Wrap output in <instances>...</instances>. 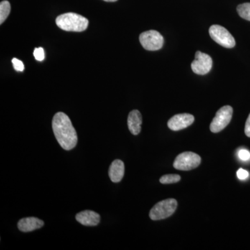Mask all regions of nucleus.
I'll return each instance as SVG.
<instances>
[{
	"mask_svg": "<svg viewBox=\"0 0 250 250\" xmlns=\"http://www.w3.org/2000/svg\"><path fill=\"white\" fill-rule=\"evenodd\" d=\"M232 114L233 108L231 106H225L220 108L210 123V131L213 133H218L225 129L229 124Z\"/></svg>",
	"mask_w": 250,
	"mask_h": 250,
	"instance_id": "obj_7",
	"label": "nucleus"
},
{
	"mask_svg": "<svg viewBox=\"0 0 250 250\" xmlns=\"http://www.w3.org/2000/svg\"><path fill=\"white\" fill-rule=\"evenodd\" d=\"M44 222L40 219L29 217V218H24L20 220L18 223V228L20 231L22 232H30L42 228Z\"/></svg>",
	"mask_w": 250,
	"mask_h": 250,
	"instance_id": "obj_10",
	"label": "nucleus"
},
{
	"mask_svg": "<svg viewBox=\"0 0 250 250\" xmlns=\"http://www.w3.org/2000/svg\"><path fill=\"white\" fill-rule=\"evenodd\" d=\"M56 24L62 30L81 32L88 28V21L81 15L66 13L57 18Z\"/></svg>",
	"mask_w": 250,
	"mask_h": 250,
	"instance_id": "obj_2",
	"label": "nucleus"
},
{
	"mask_svg": "<svg viewBox=\"0 0 250 250\" xmlns=\"http://www.w3.org/2000/svg\"><path fill=\"white\" fill-rule=\"evenodd\" d=\"M236 174L237 177L240 180H246L249 177V172L243 168H240L239 170L237 171Z\"/></svg>",
	"mask_w": 250,
	"mask_h": 250,
	"instance_id": "obj_20",
	"label": "nucleus"
},
{
	"mask_svg": "<svg viewBox=\"0 0 250 250\" xmlns=\"http://www.w3.org/2000/svg\"><path fill=\"white\" fill-rule=\"evenodd\" d=\"M177 207V200L174 199H167L158 202L149 212V218L152 220H159L171 216Z\"/></svg>",
	"mask_w": 250,
	"mask_h": 250,
	"instance_id": "obj_3",
	"label": "nucleus"
},
{
	"mask_svg": "<svg viewBox=\"0 0 250 250\" xmlns=\"http://www.w3.org/2000/svg\"><path fill=\"white\" fill-rule=\"evenodd\" d=\"M238 157L243 161H249L250 159V152L247 149H241L238 151Z\"/></svg>",
	"mask_w": 250,
	"mask_h": 250,
	"instance_id": "obj_19",
	"label": "nucleus"
},
{
	"mask_svg": "<svg viewBox=\"0 0 250 250\" xmlns=\"http://www.w3.org/2000/svg\"><path fill=\"white\" fill-rule=\"evenodd\" d=\"M245 133L246 136L250 138V114L248 116L246 123V127H245Z\"/></svg>",
	"mask_w": 250,
	"mask_h": 250,
	"instance_id": "obj_21",
	"label": "nucleus"
},
{
	"mask_svg": "<svg viewBox=\"0 0 250 250\" xmlns=\"http://www.w3.org/2000/svg\"><path fill=\"white\" fill-rule=\"evenodd\" d=\"M140 42L143 48L149 51H156L162 48L164 39L160 33L155 30L143 32L140 35Z\"/></svg>",
	"mask_w": 250,
	"mask_h": 250,
	"instance_id": "obj_6",
	"label": "nucleus"
},
{
	"mask_svg": "<svg viewBox=\"0 0 250 250\" xmlns=\"http://www.w3.org/2000/svg\"><path fill=\"white\" fill-rule=\"evenodd\" d=\"M76 220L84 226H96L100 223V215L93 210H83L77 213Z\"/></svg>",
	"mask_w": 250,
	"mask_h": 250,
	"instance_id": "obj_11",
	"label": "nucleus"
},
{
	"mask_svg": "<svg viewBox=\"0 0 250 250\" xmlns=\"http://www.w3.org/2000/svg\"><path fill=\"white\" fill-rule=\"evenodd\" d=\"M213 65V60L209 55L197 51L195 59L191 63L192 71L200 75H205L210 71Z\"/></svg>",
	"mask_w": 250,
	"mask_h": 250,
	"instance_id": "obj_8",
	"label": "nucleus"
},
{
	"mask_svg": "<svg viewBox=\"0 0 250 250\" xmlns=\"http://www.w3.org/2000/svg\"><path fill=\"white\" fill-rule=\"evenodd\" d=\"M34 56L36 60L39 62H42L45 59V52H44L43 48L39 47V48L34 49Z\"/></svg>",
	"mask_w": 250,
	"mask_h": 250,
	"instance_id": "obj_17",
	"label": "nucleus"
},
{
	"mask_svg": "<svg viewBox=\"0 0 250 250\" xmlns=\"http://www.w3.org/2000/svg\"><path fill=\"white\" fill-rule=\"evenodd\" d=\"M125 164L123 161L116 159L112 162L108 170V175L112 182L118 183L124 177Z\"/></svg>",
	"mask_w": 250,
	"mask_h": 250,
	"instance_id": "obj_13",
	"label": "nucleus"
},
{
	"mask_svg": "<svg viewBox=\"0 0 250 250\" xmlns=\"http://www.w3.org/2000/svg\"><path fill=\"white\" fill-rule=\"evenodd\" d=\"M181 180V177L179 174H166L162 176L160 179V182L164 184H170L177 183Z\"/></svg>",
	"mask_w": 250,
	"mask_h": 250,
	"instance_id": "obj_16",
	"label": "nucleus"
},
{
	"mask_svg": "<svg viewBox=\"0 0 250 250\" xmlns=\"http://www.w3.org/2000/svg\"><path fill=\"white\" fill-rule=\"evenodd\" d=\"M105 1H109V2H113V1H116L117 0H104Z\"/></svg>",
	"mask_w": 250,
	"mask_h": 250,
	"instance_id": "obj_22",
	"label": "nucleus"
},
{
	"mask_svg": "<svg viewBox=\"0 0 250 250\" xmlns=\"http://www.w3.org/2000/svg\"><path fill=\"white\" fill-rule=\"evenodd\" d=\"M52 129L56 139L62 149L68 151L76 147L78 141L76 130L66 114L59 112L54 115L52 120Z\"/></svg>",
	"mask_w": 250,
	"mask_h": 250,
	"instance_id": "obj_1",
	"label": "nucleus"
},
{
	"mask_svg": "<svg viewBox=\"0 0 250 250\" xmlns=\"http://www.w3.org/2000/svg\"><path fill=\"white\" fill-rule=\"evenodd\" d=\"M237 11L242 18L250 21V3H244V4L238 5Z\"/></svg>",
	"mask_w": 250,
	"mask_h": 250,
	"instance_id": "obj_15",
	"label": "nucleus"
},
{
	"mask_svg": "<svg viewBox=\"0 0 250 250\" xmlns=\"http://www.w3.org/2000/svg\"><path fill=\"white\" fill-rule=\"evenodd\" d=\"M195 121V118L189 113H182L175 115L169 120L167 126L172 131H179L186 129L191 125Z\"/></svg>",
	"mask_w": 250,
	"mask_h": 250,
	"instance_id": "obj_9",
	"label": "nucleus"
},
{
	"mask_svg": "<svg viewBox=\"0 0 250 250\" xmlns=\"http://www.w3.org/2000/svg\"><path fill=\"white\" fill-rule=\"evenodd\" d=\"M13 65L15 70L18 72H22L24 70V64L19 59L14 58L12 59Z\"/></svg>",
	"mask_w": 250,
	"mask_h": 250,
	"instance_id": "obj_18",
	"label": "nucleus"
},
{
	"mask_svg": "<svg viewBox=\"0 0 250 250\" xmlns=\"http://www.w3.org/2000/svg\"><path fill=\"white\" fill-rule=\"evenodd\" d=\"M11 12V4L9 1L4 0L0 3V24H2Z\"/></svg>",
	"mask_w": 250,
	"mask_h": 250,
	"instance_id": "obj_14",
	"label": "nucleus"
},
{
	"mask_svg": "<svg viewBox=\"0 0 250 250\" xmlns=\"http://www.w3.org/2000/svg\"><path fill=\"white\" fill-rule=\"evenodd\" d=\"M143 120L141 113L138 110H134L129 113L127 124L130 132L133 135H138L141 132Z\"/></svg>",
	"mask_w": 250,
	"mask_h": 250,
	"instance_id": "obj_12",
	"label": "nucleus"
},
{
	"mask_svg": "<svg viewBox=\"0 0 250 250\" xmlns=\"http://www.w3.org/2000/svg\"><path fill=\"white\" fill-rule=\"evenodd\" d=\"M201 163V157L192 152L181 153L176 157L173 164L174 168L188 171L196 168Z\"/></svg>",
	"mask_w": 250,
	"mask_h": 250,
	"instance_id": "obj_4",
	"label": "nucleus"
},
{
	"mask_svg": "<svg viewBox=\"0 0 250 250\" xmlns=\"http://www.w3.org/2000/svg\"><path fill=\"white\" fill-rule=\"evenodd\" d=\"M208 31L211 39L219 45L226 48H233L236 45L234 38L225 27L214 24L209 28Z\"/></svg>",
	"mask_w": 250,
	"mask_h": 250,
	"instance_id": "obj_5",
	"label": "nucleus"
}]
</instances>
